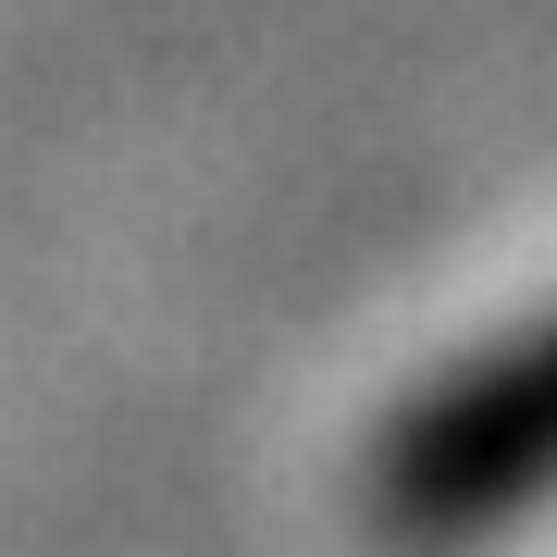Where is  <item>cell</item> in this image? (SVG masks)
<instances>
[{
  "label": "cell",
  "instance_id": "obj_1",
  "mask_svg": "<svg viewBox=\"0 0 557 557\" xmlns=\"http://www.w3.org/2000/svg\"><path fill=\"white\" fill-rule=\"evenodd\" d=\"M533 496H557V322L446 372L372 458V520L397 545H471Z\"/></svg>",
  "mask_w": 557,
  "mask_h": 557
}]
</instances>
